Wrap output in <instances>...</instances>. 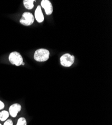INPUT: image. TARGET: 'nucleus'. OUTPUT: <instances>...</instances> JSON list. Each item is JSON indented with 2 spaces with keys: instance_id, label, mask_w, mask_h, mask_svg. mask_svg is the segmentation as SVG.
Listing matches in <instances>:
<instances>
[{
  "instance_id": "obj_1",
  "label": "nucleus",
  "mask_w": 112,
  "mask_h": 125,
  "mask_svg": "<svg viewBox=\"0 0 112 125\" xmlns=\"http://www.w3.org/2000/svg\"><path fill=\"white\" fill-rule=\"evenodd\" d=\"M50 56L49 51L45 49H39L37 50L34 54V59L39 62H43L47 61Z\"/></svg>"
},
{
  "instance_id": "obj_2",
  "label": "nucleus",
  "mask_w": 112,
  "mask_h": 125,
  "mask_svg": "<svg viewBox=\"0 0 112 125\" xmlns=\"http://www.w3.org/2000/svg\"><path fill=\"white\" fill-rule=\"evenodd\" d=\"M9 60L12 65L16 66L22 65L23 62V59L22 55L19 52L14 51L11 52L9 56Z\"/></svg>"
},
{
  "instance_id": "obj_3",
  "label": "nucleus",
  "mask_w": 112,
  "mask_h": 125,
  "mask_svg": "<svg viewBox=\"0 0 112 125\" xmlns=\"http://www.w3.org/2000/svg\"><path fill=\"white\" fill-rule=\"evenodd\" d=\"M75 61V56L68 53L64 54L60 58L61 65L64 67H71L74 64Z\"/></svg>"
},
{
  "instance_id": "obj_4",
  "label": "nucleus",
  "mask_w": 112,
  "mask_h": 125,
  "mask_svg": "<svg viewBox=\"0 0 112 125\" xmlns=\"http://www.w3.org/2000/svg\"><path fill=\"white\" fill-rule=\"evenodd\" d=\"M35 18L33 14L30 12H24L20 20V23L25 26H31L34 23Z\"/></svg>"
},
{
  "instance_id": "obj_5",
  "label": "nucleus",
  "mask_w": 112,
  "mask_h": 125,
  "mask_svg": "<svg viewBox=\"0 0 112 125\" xmlns=\"http://www.w3.org/2000/svg\"><path fill=\"white\" fill-rule=\"evenodd\" d=\"M41 6L44 9L47 15H50L53 13V6L49 0H42L41 2Z\"/></svg>"
},
{
  "instance_id": "obj_6",
  "label": "nucleus",
  "mask_w": 112,
  "mask_h": 125,
  "mask_svg": "<svg viewBox=\"0 0 112 125\" xmlns=\"http://www.w3.org/2000/svg\"><path fill=\"white\" fill-rule=\"evenodd\" d=\"M22 109V106L21 105H20L18 103H15L13 104L10 107L9 109V114L11 115L12 117L15 118L16 117L18 113L21 111Z\"/></svg>"
},
{
  "instance_id": "obj_7",
  "label": "nucleus",
  "mask_w": 112,
  "mask_h": 125,
  "mask_svg": "<svg viewBox=\"0 0 112 125\" xmlns=\"http://www.w3.org/2000/svg\"><path fill=\"white\" fill-rule=\"evenodd\" d=\"M34 18L37 21V22H38V23H41L43 22L44 20V17L40 6H38L37 8L36 9L34 13Z\"/></svg>"
},
{
  "instance_id": "obj_8",
  "label": "nucleus",
  "mask_w": 112,
  "mask_h": 125,
  "mask_svg": "<svg viewBox=\"0 0 112 125\" xmlns=\"http://www.w3.org/2000/svg\"><path fill=\"white\" fill-rule=\"evenodd\" d=\"M35 1L33 0H24L23 4L26 9L31 10L34 8V2Z\"/></svg>"
},
{
  "instance_id": "obj_9",
  "label": "nucleus",
  "mask_w": 112,
  "mask_h": 125,
  "mask_svg": "<svg viewBox=\"0 0 112 125\" xmlns=\"http://www.w3.org/2000/svg\"><path fill=\"white\" fill-rule=\"evenodd\" d=\"M9 113L7 111H2L0 112V120L2 121H6L9 117Z\"/></svg>"
},
{
  "instance_id": "obj_10",
  "label": "nucleus",
  "mask_w": 112,
  "mask_h": 125,
  "mask_svg": "<svg viewBox=\"0 0 112 125\" xmlns=\"http://www.w3.org/2000/svg\"><path fill=\"white\" fill-rule=\"evenodd\" d=\"M16 125H27V121L26 119L24 117L20 118L18 120Z\"/></svg>"
},
{
  "instance_id": "obj_11",
  "label": "nucleus",
  "mask_w": 112,
  "mask_h": 125,
  "mask_svg": "<svg viewBox=\"0 0 112 125\" xmlns=\"http://www.w3.org/2000/svg\"><path fill=\"white\" fill-rule=\"evenodd\" d=\"M4 125H13V123L11 119H9L6 121L4 124Z\"/></svg>"
},
{
  "instance_id": "obj_12",
  "label": "nucleus",
  "mask_w": 112,
  "mask_h": 125,
  "mask_svg": "<svg viewBox=\"0 0 112 125\" xmlns=\"http://www.w3.org/2000/svg\"><path fill=\"white\" fill-rule=\"evenodd\" d=\"M4 107H5L4 103L2 101L0 100V110L3 109L4 108Z\"/></svg>"
},
{
  "instance_id": "obj_13",
  "label": "nucleus",
  "mask_w": 112,
  "mask_h": 125,
  "mask_svg": "<svg viewBox=\"0 0 112 125\" xmlns=\"http://www.w3.org/2000/svg\"><path fill=\"white\" fill-rule=\"evenodd\" d=\"M25 65V64H24V62H23V63H22V65Z\"/></svg>"
},
{
  "instance_id": "obj_14",
  "label": "nucleus",
  "mask_w": 112,
  "mask_h": 125,
  "mask_svg": "<svg viewBox=\"0 0 112 125\" xmlns=\"http://www.w3.org/2000/svg\"><path fill=\"white\" fill-rule=\"evenodd\" d=\"M0 125H1V124H0Z\"/></svg>"
}]
</instances>
